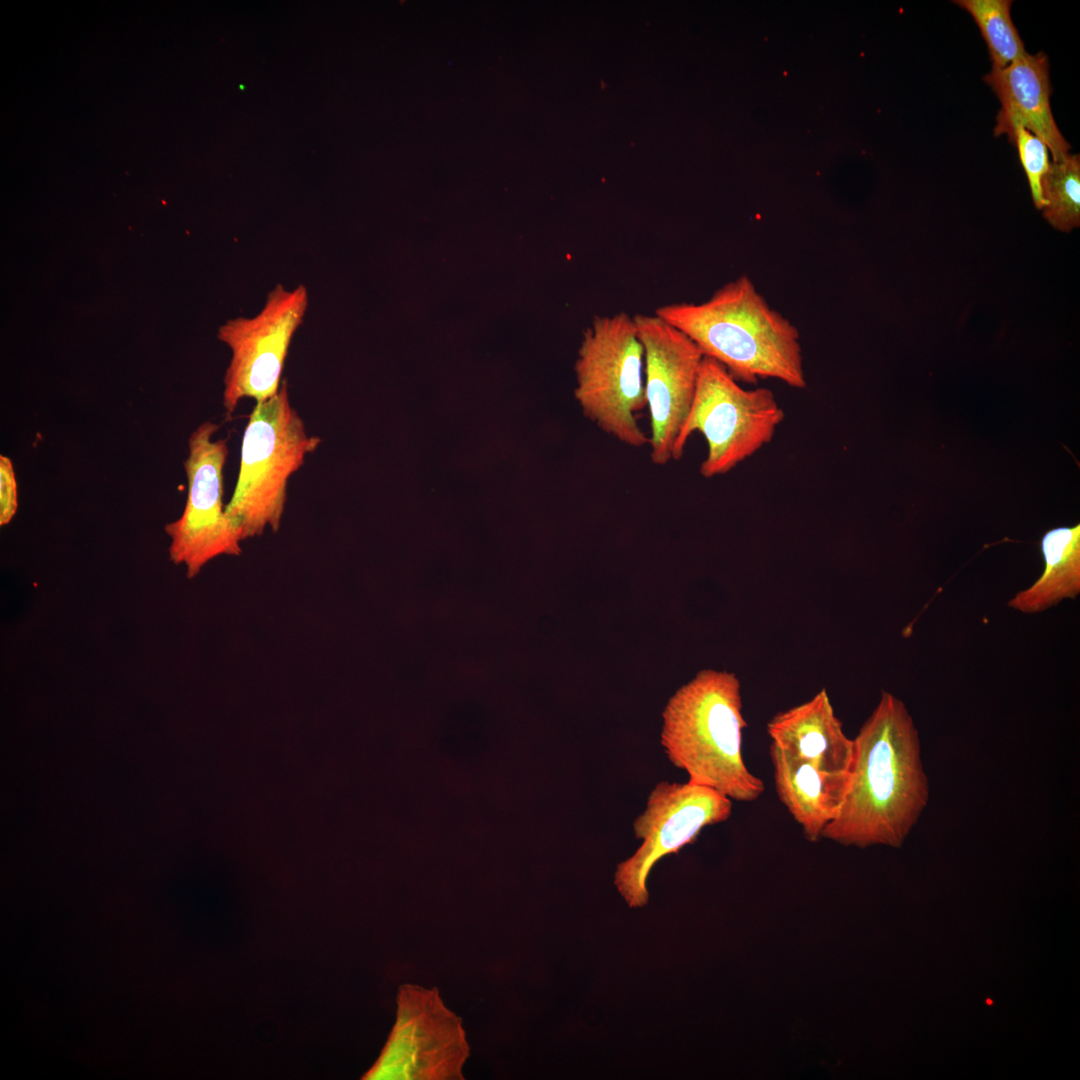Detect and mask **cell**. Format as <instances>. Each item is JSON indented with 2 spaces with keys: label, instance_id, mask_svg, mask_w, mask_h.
Instances as JSON below:
<instances>
[{
  "label": "cell",
  "instance_id": "obj_1",
  "mask_svg": "<svg viewBox=\"0 0 1080 1080\" xmlns=\"http://www.w3.org/2000/svg\"><path fill=\"white\" fill-rule=\"evenodd\" d=\"M853 740L847 790L822 838L860 848L900 847L929 800L914 721L899 698L882 691Z\"/></svg>",
  "mask_w": 1080,
  "mask_h": 1080
},
{
  "label": "cell",
  "instance_id": "obj_2",
  "mask_svg": "<svg viewBox=\"0 0 1080 1080\" xmlns=\"http://www.w3.org/2000/svg\"><path fill=\"white\" fill-rule=\"evenodd\" d=\"M654 314L687 335L737 381L756 384L770 378L791 388L806 387L798 328L769 305L746 275L724 284L706 301L666 304Z\"/></svg>",
  "mask_w": 1080,
  "mask_h": 1080
},
{
  "label": "cell",
  "instance_id": "obj_3",
  "mask_svg": "<svg viewBox=\"0 0 1080 1080\" xmlns=\"http://www.w3.org/2000/svg\"><path fill=\"white\" fill-rule=\"evenodd\" d=\"M661 744L688 782L710 787L731 800L753 802L764 782L742 757L741 685L732 672L705 669L681 686L663 713Z\"/></svg>",
  "mask_w": 1080,
  "mask_h": 1080
},
{
  "label": "cell",
  "instance_id": "obj_4",
  "mask_svg": "<svg viewBox=\"0 0 1080 1080\" xmlns=\"http://www.w3.org/2000/svg\"><path fill=\"white\" fill-rule=\"evenodd\" d=\"M321 439L309 435L292 407L283 380L271 398L256 403L244 431L240 467L225 513L242 541L280 528L289 478Z\"/></svg>",
  "mask_w": 1080,
  "mask_h": 1080
},
{
  "label": "cell",
  "instance_id": "obj_5",
  "mask_svg": "<svg viewBox=\"0 0 1080 1080\" xmlns=\"http://www.w3.org/2000/svg\"><path fill=\"white\" fill-rule=\"evenodd\" d=\"M575 376V399L587 419L622 444L648 445L636 417L647 402L644 349L633 316L592 318L582 334Z\"/></svg>",
  "mask_w": 1080,
  "mask_h": 1080
},
{
  "label": "cell",
  "instance_id": "obj_6",
  "mask_svg": "<svg viewBox=\"0 0 1080 1080\" xmlns=\"http://www.w3.org/2000/svg\"><path fill=\"white\" fill-rule=\"evenodd\" d=\"M785 412L772 390L743 388L716 360L704 356L681 444L700 432L707 453L699 472L724 475L771 442Z\"/></svg>",
  "mask_w": 1080,
  "mask_h": 1080
},
{
  "label": "cell",
  "instance_id": "obj_7",
  "mask_svg": "<svg viewBox=\"0 0 1080 1080\" xmlns=\"http://www.w3.org/2000/svg\"><path fill=\"white\" fill-rule=\"evenodd\" d=\"M470 1047L462 1018L436 987L404 984L397 995L395 1024L368 1080H462Z\"/></svg>",
  "mask_w": 1080,
  "mask_h": 1080
},
{
  "label": "cell",
  "instance_id": "obj_8",
  "mask_svg": "<svg viewBox=\"0 0 1080 1080\" xmlns=\"http://www.w3.org/2000/svg\"><path fill=\"white\" fill-rule=\"evenodd\" d=\"M219 427L205 421L189 436L185 507L178 519L164 527L170 538L169 558L175 565H184L190 579L214 558L242 552V539L225 513L223 470L228 445L227 439L214 440Z\"/></svg>",
  "mask_w": 1080,
  "mask_h": 1080
},
{
  "label": "cell",
  "instance_id": "obj_9",
  "mask_svg": "<svg viewBox=\"0 0 1080 1080\" xmlns=\"http://www.w3.org/2000/svg\"><path fill=\"white\" fill-rule=\"evenodd\" d=\"M731 814L732 800L710 787L688 781L658 783L644 812L633 823L635 837L642 844L618 864L614 874V884L627 904L632 908L647 905V879L653 866L694 843L705 827L725 822Z\"/></svg>",
  "mask_w": 1080,
  "mask_h": 1080
},
{
  "label": "cell",
  "instance_id": "obj_10",
  "mask_svg": "<svg viewBox=\"0 0 1080 1080\" xmlns=\"http://www.w3.org/2000/svg\"><path fill=\"white\" fill-rule=\"evenodd\" d=\"M307 306L305 286L288 290L278 284L268 293L257 315L228 320L219 328V340L232 351L224 376L223 406L227 416L243 398L258 403L279 391L288 350Z\"/></svg>",
  "mask_w": 1080,
  "mask_h": 1080
},
{
  "label": "cell",
  "instance_id": "obj_11",
  "mask_svg": "<svg viewBox=\"0 0 1080 1080\" xmlns=\"http://www.w3.org/2000/svg\"><path fill=\"white\" fill-rule=\"evenodd\" d=\"M633 318L644 349L650 457L653 464L666 465L683 456L681 436L704 354L687 335L657 315Z\"/></svg>",
  "mask_w": 1080,
  "mask_h": 1080
},
{
  "label": "cell",
  "instance_id": "obj_12",
  "mask_svg": "<svg viewBox=\"0 0 1080 1080\" xmlns=\"http://www.w3.org/2000/svg\"><path fill=\"white\" fill-rule=\"evenodd\" d=\"M984 81L1001 103L996 118L995 135L1010 122H1017L1038 136L1060 161L1070 145L1054 120L1050 95L1049 62L1045 53L1027 54L1003 69L992 68Z\"/></svg>",
  "mask_w": 1080,
  "mask_h": 1080
},
{
  "label": "cell",
  "instance_id": "obj_13",
  "mask_svg": "<svg viewBox=\"0 0 1080 1080\" xmlns=\"http://www.w3.org/2000/svg\"><path fill=\"white\" fill-rule=\"evenodd\" d=\"M767 733L771 743L782 751L824 772L852 771L854 740L845 734L825 689L773 716L767 723Z\"/></svg>",
  "mask_w": 1080,
  "mask_h": 1080
},
{
  "label": "cell",
  "instance_id": "obj_14",
  "mask_svg": "<svg viewBox=\"0 0 1080 1080\" xmlns=\"http://www.w3.org/2000/svg\"><path fill=\"white\" fill-rule=\"evenodd\" d=\"M777 796L805 838L816 842L837 816L850 774L824 772L770 743Z\"/></svg>",
  "mask_w": 1080,
  "mask_h": 1080
},
{
  "label": "cell",
  "instance_id": "obj_15",
  "mask_svg": "<svg viewBox=\"0 0 1080 1080\" xmlns=\"http://www.w3.org/2000/svg\"><path fill=\"white\" fill-rule=\"evenodd\" d=\"M1044 570L1028 588L1017 592L1008 606L1022 613L1043 612L1080 593V524L1047 531L1040 543Z\"/></svg>",
  "mask_w": 1080,
  "mask_h": 1080
},
{
  "label": "cell",
  "instance_id": "obj_16",
  "mask_svg": "<svg viewBox=\"0 0 1080 1080\" xmlns=\"http://www.w3.org/2000/svg\"><path fill=\"white\" fill-rule=\"evenodd\" d=\"M975 20L987 44L992 68L1003 69L1027 54L1012 21L1011 0H956Z\"/></svg>",
  "mask_w": 1080,
  "mask_h": 1080
},
{
  "label": "cell",
  "instance_id": "obj_17",
  "mask_svg": "<svg viewBox=\"0 0 1080 1080\" xmlns=\"http://www.w3.org/2000/svg\"><path fill=\"white\" fill-rule=\"evenodd\" d=\"M1043 215L1056 229L1069 232L1080 224V157L1068 154L1050 163L1042 179Z\"/></svg>",
  "mask_w": 1080,
  "mask_h": 1080
},
{
  "label": "cell",
  "instance_id": "obj_18",
  "mask_svg": "<svg viewBox=\"0 0 1080 1080\" xmlns=\"http://www.w3.org/2000/svg\"><path fill=\"white\" fill-rule=\"evenodd\" d=\"M1001 134L1008 135L1010 142L1016 145L1034 204L1038 209H1042L1044 206L1042 179L1050 166L1047 145L1017 122H1010L1003 128Z\"/></svg>",
  "mask_w": 1080,
  "mask_h": 1080
},
{
  "label": "cell",
  "instance_id": "obj_19",
  "mask_svg": "<svg viewBox=\"0 0 1080 1080\" xmlns=\"http://www.w3.org/2000/svg\"><path fill=\"white\" fill-rule=\"evenodd\" d=\"M18 508V493L12 460L0 456V525L5 526L14 518Z\"/></svg>",
  "mask_w": 1080,
  "mask_h": 1080
}]
</instances>
